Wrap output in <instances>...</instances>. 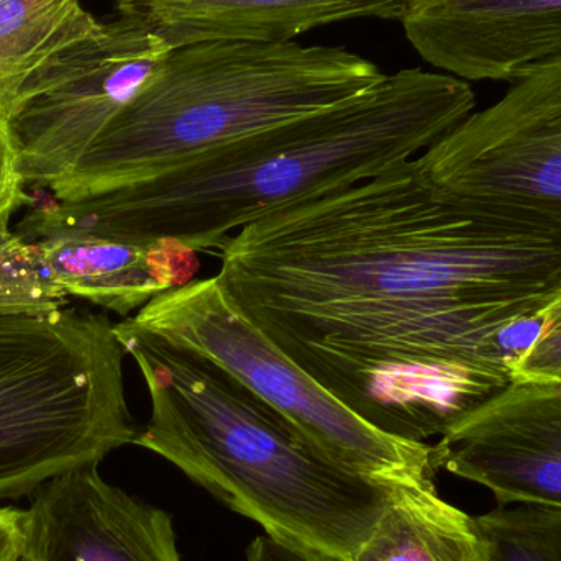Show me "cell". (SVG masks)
Segmentation results:
<instances>
[{
	"label": "cell",
	"mask_w": 561,
	"mask_h": 561,
	"mask_svg": "<svg viewBox=\"0 0 561 561\" xmlns=\"http://www.w3.org/2000/svg\"><path fill=\"white\" fill-rule=\"evenodd\" d=\"M242 312L350 411L424 442L511 382L497 336L561 284V232L442 196L414 160L219 250Z\"/></svg>",
	"instance_id": "1"
},
{
	"label": "cell",
	"mask_w": 561,
	"mask_h": 561,
	"mask_svg": "<svg viewBox=\"0 0 561 561\" xmlns=\"http://www.w3.org/2000/svg\"><path fill=\"white\" fill-rule=\"evenodd\" d=\"M463 79L422 68L382 76L362 94L196 154L150 180L84 199L49 201L22 239L76 229L114 239H173L219 252L232 232L280 207L355 186L414 160L473 114Z\"/></svg>",
	"instance_id": "2"
},
{
	"label": "cell",
	"mask_w": 561,
	"mask_h": 561,
	"mask_svg": "<svg viewBox=\"0 0 561 561\" xmlns=\"http://www.w3.org/2000/svg\"><path fill=\"white\" fill-rule=\"evenodd\" d=\"M150 392L134 445L160 455L280 546L352 561L388 484L350 473L239 379L186 346L115 323Z\"/></svg>",
	"instance_id": "3"
},
{
	"label": "cell",
	"mask_w": 561,
	"mask_h": 561,
	"mask_svg": "<svg viewBox=\"0 0 561 561\" xmlns=\"http://www.w3.org/2000/svg\"><path fill=\"white\" fill-rule=\"evenodd\" d=\"M382 76L375 62L348 49L294 39L170 49L48 190L53 201L66 203L141 183L204 151L348 101Z\"/></svg>",
	"instance_id": "4"
},
{
	"label": "cell",
	"mask_w": 561,
	"mask_h": 561,
	"mask_svg": "<svg viewBox=\"0 0 561 561\" xmlns=\"http://www.w3.org/2000/svg\"><path fill=\"white\" fill-rule=\"evenodd\" d=\"M124 355L99 313L0 316V501L134 445Z\"/></svg>",
	"instance_id": "5"
},
{
	"label": "cell",
	"mask_w": 561,
	"mask_h": 561,
	"mask_svg": "<svg viewBox=\"0 0 561 561\" xmlns=\"http://www.w3.org/2000/svg\"><path fill=\"white\" fill-rule=\"evenodd\" d=\"M130 322L217 363L350 473L388 486L434 480L432 445L392 437L350 411L242 312L219 275L154 297Z\"/></svg>",
	"instance_id": "6"
},
{
	"label": "cell",
	"mask_w": 561,
	"mask_h": 561,
	"mask_svg": "<svg viewBox=\"0 0 561 561\" xmlns=\"http://www.w3.org/2000/svg\"><path fill=\"white\" fill-rule=\"evenodd\" d=\"M442 196L561 232V55L415 157Z\"/></svg>",
	"instance_id": "7"
},
{
	"label": "cell",
	"mask_w": 561,
	"mask_h": 561,
	"mask_svg": "<svg viewBox=\"0 0 561 561\" xmlns=\"http://www.w3.org/2000/svg\"><path fill=\"white\" fill-rule=\"evenodd\" d=\"M170 49L137 20L118 15L42 66L3 124L23 186L48 187L71 171Z\"/></svg>",
	"instance_id": "8"
},
{
	"label": "cell",
	"mask_w": 561,
	"mask_h": 561,
	"mask_svg": "<svg viewBox=\"0 0 561 561\" xmlns=\"http://www.w3.org/2000/svg\"><path fill=\"white\" fill-rule=\"evenodd\" d=\"M432 447L437 470L488 488L501 506L561 510V379H513Z\"/></svg>",
	"instance_id": "9"
},
{
	"label": "cell",
	"mask_w": 561,
	"mask_h": 561,
	"mask_svg": "<svg viewBox=\"0 0 561 561\" xmlns=\"http://www.w3.org/2000/svg\"><path fill=\"white\" fill-rule=\"evenodd\" d=\"M98 468L51 478L20 511L30 561H181L170 514L112 486Z\"/></svg>",
	"instance_id": "10"
},
{
	"label": "cell",
	"mask_w": 561,
	"mask_h": 561,
	"mask_svg": "<svg viewBox=\"0 0 561 561\" xmlns=\"http://www.w3.org/2000/svg\"><path fill=\"white\" fill-rule=\"evenodd\" d=\"M405 38L463 81H516L561 55V0H405Z\"/></svg>",
	"instance_id": "11"
},
{
	"label": "cell",
	"mask_w": 561,
	"mask_h": 561,
	"mask_svg": "<svg viewBox=\"0 0 561 561\" xmlns=\"http://www.w3.org/2000/svg\"><path fill=\"white\" fill-rule=\"evenodd\" d=\"M25 242L38 249L59 286L95 306L128 316L154 297L186 286L201 270L197 252L173 239L135 242L55 229Z\"/></svg>",
	"instance_id": "12"
},
{
	"label": "cell",
	"mask_w": 561,
	"mask_h": 561,
	"mask_svg": "<svg viewBox=\"0 0 561 561\" xmlns=\"http://www.w3.org/2000/svg\"><path fill=\"white\" fill-rule=\"evenodd\" d=\"M405 0H115L171 49L203 42H293L348 20H401Z\"/></svg>",
	"instance_id": "13"
},
{
	"label": "cell",
	"mask_w": 561,
	"mask_h": 561,
	"mask_svg": "<svg viewBox=\"0 0 561 561\" xmlns=\"http://www.w3.org/2000/svg\"><path fill=\"white\" fill-rule=\"evenodd\" d=\"M352 561H490L477 517L438 496L434 480L392 484Z\"/></svg>",
	"instance_id": "14"
},
{
	"label": "cell",
	"mask_w": 561,
	"mask_h": 561,
	"mask_svg": "<svg viewBox=\"0 0 561 561\" xmlns=\"http://www.w3.org/2000/svg\"><path fill=\"white\" fill-rule=\"evenodd\" d=\"M101 25L79 0H0V124L42 66Z\"/></svg>",
	"instance_id": "15"
},
{
	"label": "cell",
	"mask_w": 561,
	"mask_h": 561,
	"mask_svg": "<svg viewBox=\"0 0 561 561\" xmlns=\"http://www.w3.org/2000/svg\"><path fill=\"white\" fill-rule=\"evenodd\" d=\"M13 209H0V316L48 313L65 309L59 286L33 243L10 230Z\"/></svg>",
	"instance_id": "16"
},
{
	"label": "cell",
	"mask_w": 561,
	"mask_h": 561,
	"mask_svg": "<svg viewBox=\"0 0 561 561\" xmlns=\"http://www.w3.org/2000/svg\"><path fill=\"white\" fill-rule=\"evenodd\" d=\"M490 561H561V510L520 504L477 517Z\"/></svg>",
	"instance_id": "17"
},
{
	"label": "cell",
	"mask_w": 561,
	"mask_h": 561,
	"mask_svg": "<svg viewBox=\"0 0 561 561\" xmlns=\"http://www.w3.org/2000/svg\"><path fill=\"white\" fill-rule=\"evenodd\" d=\"M539 332L514 365L513 379H561V284L537 312Z\"/></svg>",
	"instance_id": "18"
},
{
	"label": "cell",
	"mask_w": 561,
	"mask_h": 561,
	"mask_svg": "<svg viewBox=\"0 0 561 561\" xmlns=\"http://www.w3.org/2000/svg\"><path fill=\"white\" fill-rule=\"evenodd\" d=\"M23 193V184L16 174L15 153L7 135L5 125L0 124V209L15 210L20 204L30 203Z\"/></svg>",
	"instance_id": "19"
},
{
	"label": "cell",
	"mask_w": 561,
	"mask_h": 561,
	"mask_svg": "<svg viewBox=\"0 0 561 561\" xmlns=\"http://www.w3.org/2000/svg\"><path fill=\"white\" fill-rule=\"evenodd\" d=\"M245 561H332L304 556L289 547L280 546L268 536L256 537L247 549Z\"/></svg>",
	"instance_id": "20"
},
{
	"label": "cell",
	"mask_w": 561,
	"mask_h": 561,
	"mask_svg": "<svg viewBox=\"0 0 561 561\" xmlns=\"http://www.w3.org/2000/svg\"><path fill=\"white\" fill-rule=\"evenodd\" d=\"M22 553L20 511L12 510L10 516L0 523V561H13Z\"/></svg>",
	"instance_id": "21"
},
{
	"label": "cell",
	"mask_w": 561,
	"mask_h": 561,
	"mask_svg": "<svg viewBox=\"0 0 561 561\" xmlns=\"http://www.w3.org/2000/svg\"><path fill=\"white\" fill-rule=\"evenodd\" d=\"M10 513H12V510H10V507H0V523H2V520H5L7 517L10 516Z\"/></svg>",
	"instance_id": "22"
}]
</instances>
